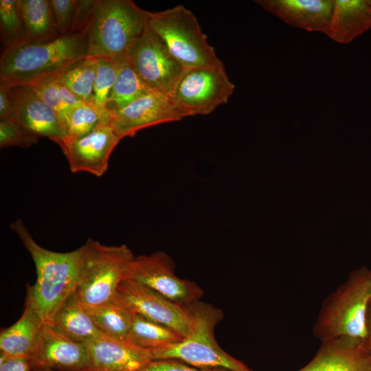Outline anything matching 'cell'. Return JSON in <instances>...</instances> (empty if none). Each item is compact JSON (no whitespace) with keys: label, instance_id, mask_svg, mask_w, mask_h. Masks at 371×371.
I'll return each mask as SVG.
<instances>
[{"label":"cell","instance_id":"8","mask_svg":"<svg viewBox=\"0 0 371 371\" xmlns=\"http://www.w3.org/2000/svg\"><path fill=\"white\" fill-rule=\"evenodd\" d=\"M235 89L225 67L186 69L170 95L184 117L205 115L226 103Z\"/></svg>","mask_w":371,"mask_h":371},{"label":"cell","instance_id":"7","mask_svg":"<svg viewBox=\"0 0 371 371\" xmlns=\"http://www.w3.org/2000/svg\"><path fill=\"white\" fill-rule=\"evenodd\" d=\"M149 25L185 69L224 67L196 17L183 5L150 12Z\"/></svg>","mask_w":371,"mask_h":371},{"label":"cell","instance_id":"2","mask_svg":"<svg viewBox=\"0 0 371 371\" xmlns=\"http://www.w3.org/2000/svg\"><path fill=\"white\" fill-rule=\"evenodd\" d=\"M88 53L86 34L60 36L45 43L4 48L0 58V85H29L57 76Z\"/></svg>","mask_w":371,"mask_h":371},{"label":"cell","instance_id":"19","mask_svg":"<svg viewBox=\"0 0 371 371\" xmlns=\"http://www.w3.org/2000/svg\"><path fill=\"white\" fill-rule=\"evenodd\" d=\"M45 322L30 297L26 295L21 317L1 331V354L29 359L37 345Z\"/></svg>","mask_w":371,"mask_h":371},{"label":"cell","instance_id":"32","mask_svg":"<svg viewBox=\"0 0 371 371\" xmlns=\"http://www.w3.org/2000/svg\"><path fill=\"white\" fill-rule=\"evenodd\" d=\"M78 0H49L60 36L70 34Z\"/></svg>","mask_w":371,"mask_h":371},{"label":"cell","instance_id":"30","mask_svg":"<svg viewBox=\"0 0 371 371\" xmlns=\"http://www.w3.org/2000/svg\"><path fill=\"white\" fill-rule=\"evenodd\" d=\"M118 65V56L98 58L96 76L91 103L104 113H109L106 110V105L117 78Z\"/></svg>","mask_w":371,"mask_h":371},{"label":"cell","instance_id":"37","mask_svg":"<svg viewBox=\"0 0 371 371\" xmlns=\"http://www.w3.org/2000/svg\"><path fill=\"white\" fill-rule=\"evenodd\" d=\"M366 340L371 349V298L369 302L366 317Z\"/></svg>","mask_w":371,"mask_h":371},{"label":"cell","instance_id":"16","mask_svg":"<svg viewBox=\"0 0 371 371\" xmlns=\"http://www.w3.org/2000/svg\"><path fill=\"white\" fill-rule=\"evenodd\" d=\"M298 371H371L366 339L338 337L322 341L314 358Z\"/></svg>","mask_w":371,"mask_h":371},{"label":"cell","instance_id":"3","mask_svg":"<svg viewBox=\"0 0 371 371\" xmlns=\"http://www.w3.org/2000/svg\"><path fill=\"white\" fill-rule=\"evenodd\" d=\"M370 298L371 270L362 267L324 301L313 335L321 341L342 337L366 339Z\"/></svg>","mask_w":371,"mask_h":371},{"label":"cell","instance_id":"38","mask_svg":"<svg viewBox=\"0 0 371 371\" xmlns=\"http://www.w3.org/2000/svg\"><path fill=\"white\" fill-rule=\"evenodd\" d=\"M34 371H54V370H49V369H38V370H35Z\"/></svg>","mask_w":371,"mask_h":371},{"label":"cell","instance_id":"25","mask_svg":"<svg viewBox=\"0 0 371 371\" xmlns=\"http://www.w3.org/2000/svg\"><path fill=\"white\" fill-rule=\"evenodd\" d=\"M183 337L172 328L135 313L127 342L153 350L181 341Z\"/></svg>","mask_w":371,"mask_h":371},{"label":"cell","instance_id":"14","mask_svg":"<svg viewBox=\"0 0 371 371\" xmlns=\"http://www.w3.org/2000/svg\"><path fill=\"white\" fill-rule=\"evenodd\" d=\"M28 359L32 371H91L85 344L69 339L49 322L45 323L37 345Z\"/></svg>","mask_w":371,"mask_h":371},{"label":"cell","instance_id":"5","mask_svg":"<svg viewBox=\"0 0 371 371\" xmlns=\"http://www.w3.org/2000/svg\"><path fill=\"white\" fill-rule=\"evenodd\" d=\"M194 320L192 333L181 341L151 350L153 360L173 359L203 368L251 371L245 363L225 352L214 338V328L223 313L198 301L188 304Z\"/></svg>","mask_w":371,"mask_h":371},{"label":"cell","instance_id":"10","mask_svg":"<svg viewBox=\"0 0 371 371\" xmlns=\"http://www.w3.org/2000/svg\"><path fill=\"white\" fill-rule=\"evenodd\" d=\"M115 300L133 313L172 328L183 338L193 331L194 320L188 304L175 303L134 280L121 282Z\"/></svg>","mask_w":371,"mask_h":371},{"label":"cell","instance_id":"17","mask_svg":"<svg viewBox=\"0 0 371 371\" xmlns=\"http://www.w3.org/2000/svg\"><path fill=\"white\" fill-rule=\"evenodd\" d=\"M267 12L294 27L328 35L334 0H256Z\"/></svg>","mask_w":371,"mask_h":371},{"label":"cell","instance_id":"36","mask_svg":"<svg viewBox=\"0 0 371 371\" xmlns=\"http://www.w3.org/2000/svg\"><path fill=\"white\" fill-rule=\"evenodd\" d=\"M12 112V106L8 94V87L0 85V120L10 118Z\"/></svg>","mask_w":371,"mask_h":371},{"label":"cell","instance_id":"33","mask_svg":"<svg viewBox=\"0 0 371 371\" xmlns=\"http://www.w3.org/2000/svg\"><path fill=\"white\" fill-rule=\"evenodd\" d=\"M138 371H233L226 368H203L177 359L153 360Z\"/></svg>","mask_w":371,"mask_h":371},{"label":"cell","instance_id":"9","mask_svg":"<svg viewBox=\"0 0 371 371\" xmlns=\"http://www.w3.org/2000/svg\"><path fill=\"white\" fill-rule=\"evenodd\" d=\"M124 55L148 87L168 95L185 70L149 23Z\"/></svg>","mask_w":371,"mask_h":371},{"label":"cell","instance_id":"27","mask_svg":"<svg viewBox=\"0 0 371 371\" xmlns=\"http://www.w3.org/2000/svg\"><path fill=\"white\" fill-rule=\"evenodd\" d=\"M98 58L86 57L56 76L82 101L91 103Z\"/></svg>","mask_w":371,"mask_h":371},{"label":"cell","instance_id":"20","mask_svg":"<svg viewBox=\"0 0 371 371\" xmlns=\"http://www.w3.org/2000/svg\"><path fill=\"white\" fill-rule=\"evenodd\" d=\"M328 36L347 44L371 28V0H334Z\"/></svg>","mask_w":371,"mask_h":371},{"label":"cell","instance_id":"12","mask_svg":"<svg viewBox=\"0 0 371 371\" xmlns=\"http://www.w3.org/2000/svg\"><path fill=\"white\" fill-rule=\"evenodd\" d=\"M8 87L12 106L10 118L32 135L47 137L63 149L68 142V134L58 113L29 85Z\"/></svg>","mask_w":371,"mask_h":371},{"label":"cell","instance_id":"24","mask_svg":"<svg viewBox=\"0 0 371 371\" xmlns=\"http://www.w3.org/2000/svg\"><path fill=\"white\" fill-rule=\"evenodd\" d=\"M98 328L105 335L127 341L134 313L116 300L109 303L85 307Z\"/></svg>","mask_w":371,"mask_h":371},{"label":"cell","instance_id":"18","mask_svg":"<svg viewBox=\"0 0 371 371\" xmlns=\"http://www.w3.org/2000/svg\"><path fill=\"white\" fill-rule=\"evenodd\" d=\"M91 371H138L153 360L151 350L108 336L85 343Z\"/></svg>","mask_w":371,"mask_h":371},{"label":"cell","instance_id":"13","mask_svg":"<svg viewBox=\"0 0 371 371\" xmlns=\"http://www.w3.org/2000/svg\"><path fill=\"white\" fill-rule=\"evenodd\" d=\"M109 115V124L121 139L133 137L145 128L185 118L170 96L157 91H152Z\"/></svg>","mask_w":371,"mask_h":371},{"label":"cell","instance_id":"11","mask_svg":"<svg viewBox=\"0 0 371 371\" xmlns=\"http://www.w3.org/2000/svg\"><path fill=\"white\" fill-rule=\"evenodd\" d=\"M128 279L147 286L181 305L198 301L203 295L197 284L176 276L172 259L161 251L135 257Z\"/></svg>","mask_w":371,"mask_h":371},{"label":"cell","instance_id":"4","mask_svg":"<svg viewBox=\"0 0 371 371\" xmlns=\"http://www.w3.org/2000/svg\"><path fill=\"white\" fill-rule=\"evenodd\" d=\"M150 12L131 0H97L86 31L89 58L124 55L149 23Z\"/></svg>","mask_w":371,"mask_h":371},{"label":"cell","instance_id":"6","mask_svg":"<svg viewBox=\"0 0 371 371\" xmlns=\"http://www.w3.org/2000/svg\"><path fill=\"white\" fill-rule=\"evenodd\" d=\"M76 292L85 307L115 300L122 282L128 279L135 258L126 245L108 246L89 238Z\"/></svg>","mask_w":371,"mask_h":371},{"label":"cell","instance_id":"31","mask_svg":"<svg viewBox=\"0 0 371 371\" xmlns=\"http://www.w3.org/2000/svg\"><path fill=\"white\" fill-rule=\"evenodd\" d=\"M39 138L32 135L12 118L0 120V148H30Z\"/></svg>","mask_w":371,"mask_h":371},{"label":"cell","instance_id":"22","mask_svg":"<svg viewBox=\"0 0 371 371\" xmlns=\"http://www.w3.org/2000/svg\"><path fill=\"white\" fill-rule=\"evenodd\" d=\"M25 25V43H41L54 41L59 34L49 0H17Z\"/></svg>","mask_w":371,"mask_h":371},{"label":"cell","instance_id":"29","mask_svg":"<svg viewBox=\"0 0 371 371\" xmlns=\"http://www.w3.org/2000/svg\"><path fill=\"white\" fill-rule=\"evenodd\" d=\"M0 32L4 48L24 44L25 25L17 0L0 1Z\"/></svg>","mask_w":371,"mask_h":371},{"label":"cell","instance_id":"28","mask_svg":"<svg viewBox=\"0 0 371 371\" xmlns=\"http://www.w3.org/2000/svg\"><path fill=\"white\" fill-rule=\"evenodd\" d=\"M109 113L100 111L91 103L80 102L71 111L64 122L68 134L67 143L85 135L99 126L109 124Z\"/></svg>","mask_w":371,"mask_h":371},{"label":"cell","instance_id":"1","mask_svg":"<svg viewBox=\"0 0 371 371\" xmlns=\"http://www.w3.org/2000/svg\"><path fill=\"white\" fill-rule=\"evenodd\" d=\"M10 228L30 254L36 267V282L27 286L26 295L30 297L45 322H49L78 288L86 245L71 251H54L39 245L21 219L12 223Z\"/></svg>","mask_w":371,"mask_h":371},{"label":"cell","instance_id":"26","mask_svg":"<svg viewBox=\"0 0 371 371\" xmlns=\"http://www.w3.org/2000/svg\"><path fill=\"white\" fill-rule=\"evenodd\" d=\"M27 85L58 113L63 124L71 111L83 102L56 76L43 78Z\"/></svg>","mask_w":371,"mask_h":371},{"label":"cell","instance_id":"35","mask_svg":"<svg viewBox=\"0 0 371 371\" xmlns=\"http://www.w3.org/2000/svg\"><path fill=\"white\" fill-rule=\"evenodd\" d=\"M29 359L8 357L1 354L0 371H32Z\"/></svg>","mask_w":371,"mask_h":371},{"label":"cell","instance_id":"34","mask_svg":"<svg viewBox=\"0 0 371 371\" xmlns=\"http://www.w3.org/2000/svg\"><path fill=\"white\" fill-rule=\"evenodd\" d=\"M97 0H78L70 34H86Z\"/></svg>","mask_w":371,"mask_h":371},{"label":"cell","instance_id":"21","mask_svg":"<svg viewBox=\"0 0 371 371\" xmlns=\"http://www.w3.org/2000/svg\"><path fill=\"white\" fill-rule=\"evenodd\" d=\"M49 322L67 337L80 343L106 336L95 325L76 291L58 307Z\"/></svg>","mask_w":371,"mask_h":371},{"label":"cell","instance_id":"23","mask_svg":"<svg viewBox=\"0 0 371 371\" xmlns=\"http://www.w3.org/2000/svg\"><path fill=\"white\" fill-rule=\"evenodd\" d=\"M118 60L117 78L106 105L109 113L121 109L139 97L155 91L142 80L125 55L118 56Z\"/></svg>","mask_w":371,"mask_h":371},{"label":"cell","instance_id":"15","mask_svg":"<svg viewBox=\"0 0 371 371\" xmlns=\"http://www.w3.org/2000/svg\"><path fill=\"white\" fill-rule=\"evenodd\" d=\"M120 140L111 126L106 124L69 142L62 150L71 172H85L102 177L106 172L110 156Z\"/></svg>","mask_w":371,"mask_h":371}]
</instances>
